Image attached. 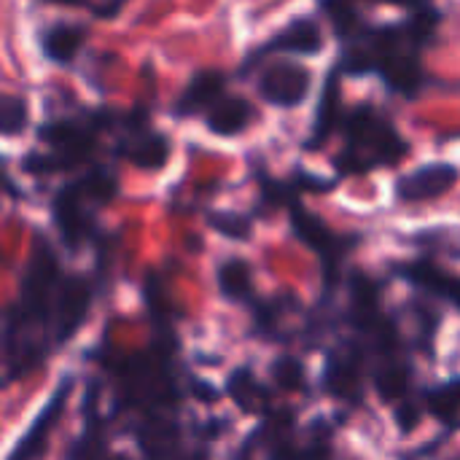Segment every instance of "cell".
I'll return each mask as SVG.
<instances>
[{
  "mask_svg": "<svg viewBox=\"0 0 460 460\" xmlns=\"http://www.w3.org/2000/svg\"><path fill=\"white\" fill-rule=\"evenodd\" d=\"M226 391L232 396V402L248 412V415H259L267 410V391L251 377L248 369H237L229 375V383H226Z\"/></svg>",
  "mask_w": 460,
  "mask_h": 460,
  "instance_id": "20",
  "label": "cell"
},
{
  "mask_svg": "<svg viewBox=\"0 0 460 460\" xmlns=\"http://www.w3.org/2000/svg\"><path fill=\"white\" fill-rule=\"evenodd\" d=\"M288 213H291V229L294 234L321 256L323 261V272H326V283L334 286L337 283V272H340V261L342 256L350 251V245H356V240H345L340 234H334L321 218H315L299 199H294L288 205Z\"/></svg>",
  "mask_w": 460,
  "mask_h": 460,
  "instance_id": "7",
  "label": "cell"
},
{
  "mask_svg": "<svg viewBox=\"0 0 460 460\" xmlns=\"http://www.w3.org/2000/svg\"><path fill=\"white\" fill-rule=\"evenodd\" d=\"M86 40V27L84 24H70V22H57L51 27L43 30L40 35V49L43 54L57 62V65H70L81 46Z\"/></svg>",
  "mask_w": 460,
  "mask_h": 460,
  "instance_id": "17",
  "label": "cell"
},
{
  "mask_svg": "<svg viewBox=\"0 0 460 460\" xmlns=\"http://www.w3.org/2000/svg\"><path fill=\"white\" fill-rule=\"evenodd\" d=\"M121 5H124V0H105L102 5H94V13L102 16V19H111V16H116L121 11Z\"/></svg>",
  "mask_w": 460,
  "mask_h": 460,
  "instance_id": "28",
  "label": "cell"
},
{
  "mask_svg": "<svg viewBox=\"0 0 460 460\" xmlns=\"http://www.w3.org/2000/svg\"><path fill=\"white\" fill-rule=\"evenodd\" d=\"M92 305V286L84 275H67L59 288H57V299H54V329H57V340L65 342L70 340L81 323L86 321Z\"/></svg>",
  "mask_w": 460,
  "mask_h": 460,
  "instance_id": "11",
  "label": "cell"
},
{
  "mask_svg": "<svg viewBox=\"0 0 460 460\" xmlns=\"http://www.w3.org/2000/svg\"><path fill=\"white\" fill-rule=\"evenodd\" d=\"M116 154L124 156L129 164L140 167V170H162L170 159V140L146 127V113L135 111L121 116L119 124V140H116Z\"/></svg>",
  "mask_w": 460,
  "mask_h": 460,
  "instance_id": "6",
  "label": "cell"
},
{
  "mask_svg": "<svg viewBox=\"0 0 460 460\" xmlns=\"http://www.w3.org/2000/svg\"><path fill=\"white\" fill-rule=\"evenodd\" d=\"M272 380L283 388V391H296V388H302V383H305V369H302V364L296 361V358H291V356H280V358H275V364H272Z\"/></svg>",
  "mask_w": 460,
  "mask_h": 460,
  "instance_id": "25",
  "label": "cell"
},
{
  "mask_svg": "<svg viewBox=\"0 0 460 460\" xmlns=\"http://www.w3.org/2000/svg\"><path fill=\"white\" fill-rule=\"evenodd\" d=\"M216 283L224 299L229 302H248L253 296V270L245 259H226L216 270Z\"/></svg>",
  "mask_w": 460,
  "mask_h": 460,
  "instance_id": "19",
  "label": "cell"
},
{
  "mask_svg": "<svg viewBox=\"0 0 460 460\" xmlns=\"http://www.w3.org/2000/svg\"><path fill=\"white\" fill-rule=\"evenodd\" d=\"M121 116L113 111H86L81 116L70 119H54L38 129V137L51 148V151H32L22 162V167L32 175H51L62 170H75L86 164L97 148V137L102 129L119 124Z\"/></svg>",
  "mask_w": 460,
  "mask_h": 460,
  "instance_id": "3",
  "label": "cell"
},
{
  "mask_svg": "<svg viewBox=\"0 0 460 460\" xmlns=\"http://www.w3.org/2000/svg\"><path fill=\"white\" fill-rule=\"evenodd\" d=\"M59 283L62 280H59L57 256H54L51 245L38 234L35 245H32V256L24 270V278H22L19 302L8 313V318L16 323H24V326L40 329L49 321V315H54V299H57Z\"/></svg>",
  "mask_w": 460,
  "mask_h": 460,
  "instance_id": "5",
  "label": "cell"
},
{
  "mask_svg": "<svg viewBox=\"0 0 460 460\" xmlns=\"http://www.w3.org/2000/svg\"><path fill=\"white\" fill-rule=\"evenodd\" d=\"M396 418H399V429H402V431H412V429L418 426V410H415L410 402L396 412Z\"/></svg>",
  "mask_w": 460,
  "mask_h": 460,
  "instance_id": "27",
  "label": "cell"
},
{
  "mask_svg": "<svg viewBox=\"0 0 460 460\" xmlns=\"http://www.w3.org/2000/svg\"><path fill=\"white\" fill-rule=\"evenodd\" d=\"M256 119V108L245 97H232L224 94L208 113H205V127L208 132L218 137H234L245 132Z\"/></svg>",
  "mask_w": 460,
  "mask_h": 460,
  "instance_id": "15",
  "label": "cell"
},
{
  "mask_svg": "<svg viewBox=\"0 0 460 460\" xmlns=\"http://www.w3.org/2000/svg\"><path fill=\"white\" fill-rule=\"evenodd\" d=\"M67 460H111L105 447H102V439L97 434V429H86L70 447V456Z\"/></svg>",
  "mask_w": 460,
  "mask_h": 460,
  "instance_id": "26",
  "label": "cell"
},
{
  "mask_svg": "<svg viewBox=\"0 0 460 460\" xmlns=\"http://www.w3.org/2000/svg\"><path fill=\"white\" fill-rule=\"evenodd\" d=\"M412 286L434 294V296H442L447 299L450 305H456L460 310V278L456 275H447L445 270H439L437 264L431 261H412V264H404L399 270Z\"/></svg>",
  "mask_w": 460,
  "mask_h": 460,
  "instance_id": "16",
  "label": "cell"
},
{
  "mask_svg": "<svg viewBox=\"0 0 460 460\" xmlns=\"http://www.w3.org/2000/svg\"><path fill=\"white\" fill-rule=\"evenodd\" d=\"M375 388L380 394L383 402H396L404 399L410 391V369L404 364H388L377 372L375 377Z\"/></svg>",
  "mask_w": 460,
  "mask_h": 460,
  "instance_id": "22",
  "label": "cell"
},
{
  "mask_svg": "<svg viewBox=\"0 0 460 460\" xmlns=\"http://www.w3.org/2000/svg\"><path fill=\"white\" fill-rule=\"evenodd\" d=\"M40 3H51V5H67V8H86L89 0H40Z\"/></svg>",
  "mask_w": 460,
  "mask_h": 460,
  "instance_id": "29",
  "label": "cell"
},
{
  "mask_svg": "<svg viewBox=\"0 0 460 460\" xmlns=\"http://www.w3.org/2000/svg\"><path fill=\"white\" fill-rule=\"evenodd\" d=\"M337 75H340L337 67L326 75V84H323V92H321V100H318V111H315V121H313V132L305 140V148L307 151L321 148L332 137V132L337 129V124H342V119H345Z\"/></svg>",
  "mask_w": 460,
  "mask_h": 460,
  "instance_id": "14",
  "label": "cell"
},
{
  "mask_svg": "<svg viewBox=\"0 0 460 460\" xmlns=\"http://www.w3.org/2000/svg\"><path fill=\"white\" fill-rule=\"evenodd\" d=\"M224 94H226V73L218 67H202L183 86L181 97L172 105V116L175 119L197 116V113L205 116Z\"/></svg>",
  "mask_w": 460,
  "mask_h": 460,
  "instance_id": "12",
  "label": "cell"
},
{
  "mask_svg": "<svg viewBox=\"0 0 460 460\" xmlns=\"http://www.w3.org/2000/svg\"><path fill=\"white\" fill-rule=\"evenodd\" d=\"M30 121V105L19 94H3L0 97V132L5 137L19 135Z\"/></svg>",
  "mask_w": 460,
  "mask_h": 460,
  "instance_id": "23",
  "label": "cell"
},
{
  "mask_svg": "<svg viewBox=\"0 0 460 460\" xmlns=\"http://www.w3.org/2000/svg\"><path fill=\"white\" fill-rule=\"evenodd\" d=\"M458 183V167L447 162L420 164L396 181V197L402 202H431L447 194Z\"/></svg>",
  "mask_w": 460,
  "mask_h": 460,
  "instance_id": "10",
  "label": "cell"
},
{
  "mask_svg": "<svg viewBox=\"0 0 460 460\" xmlns=\"http://www.w3.org/2000/svg\"><path fill=\"white\" fill-rule=\"evenodd\" d=\"M323 51V30L313 16H296L291 19L280 32H275L270 40H264L243 65V73L256 65V59H264L267 54H299V57H315Z\"/></svg>",
  "mask_w": 460,
  "mask_h": 460,
  "instance_id": "9",
  "label": "cell"
},
{
  "mask_svg": "<svg viewBox=\"0 0 460 460\" xmlns=\"http://www.w3.org/2000/svg\"><path fill=\"white\" fill-rule=\"evenodd\" d=\"M377 286L372 278L361 275V272H353L350 275V310H353V318L358 326H372L375 318H377Z\"/></svg>",
  "mask_w": 460,
  "mask_h": 460,
  "instance_id": "21",
  "label": "cell"
},
{
  "mask_svg": "<svg viewBox=\"0 0 460 460\" xmlns=\"http://www.w3.org/2000/svg\"><path fill=\"white\" fill-rule=\"evenodd\" d=\"M439 22L442 13L434 5H423L396 24H364L342 43L337 70L353 78L380 75L394 94L418 97L426 81L420 54L434 40Z\"/></svg>",
  "mask_w": 460,
  "mask_h": 460,
  "instance_id": "1",
  "label": "cell"
},
{
  "mask_svg": "<svg viewBox=\"0 0 460 460\" xmlns=\"http://www.w3.org/2000/svg\"><path fill=\"white\" fill-rule=\"evenodd\" d=\"M345 148L334 159L340 175H367L377 167H394L410 154V143L377 105H356L342 119Z\"/></svg>",
  "mask_w": 460,
  "mask_h": 460,
  "instance_id": "2",
  "label": "cell"
},
{
  "mask_svg": "<svg viewBox=\"0 0 460 460\" xmlns=\"http://www.w3.org/2000/svg\"><path fill=\"white\" fill-rule=\"evenodd\" d=\"M313 86V73L310 67L294 62V59H272L259 70L256 78V92L264 102L275 108H296L305 102Z\"/></svg>",
  "mask_w": 460,
  "mask_h": 460,
  "instance_id": "8",
  "label": "cell"
},
{
  "mask_svg": "<svg viewBox=\"0 0 460 460\" xmlns=\"http://www.w3.org/2000/svg\"><path fill=\"white\" fill-rule=\"evenodd\" d=\"M70 388H73V383H70V380H65V383L57 388V394L51 396L49 407L35 418V423H32V426L27 429V434L19 439L16 450L11 453V458L8 460H38L43 453H46L49 434H51V429H54V420H57V415H59V410H62V404H65V399H67Z\"/></svg>",
  "mask_w": 460,
  "mask_h": 460,
  "instance_id": "13",
  "label": "cell"
},
{
  "mask_svg": "<svg viewBox=\"0 0 460 460\" xmlns=\"http://www.w3.org/2000/svg\"><path fill=\"white\" fill-rule=\"evenodd\" d=\"M326 388L342 399H356L361 394V364L358 356L345 350L334 353L326 367Z\"/></svg>",
  "mask_w": 460,
  "mask_h": 460,
  "instance_id": "18",
  "label": "cell"
},
{
  "mask_svg": "<svg viewBox=\"0 0 460 460\" xmlns=\"http://www.w3.org/2000/svg\"><path fill=\"white\" fill-rule=\"evenodd\" d=\"M208 224L229 240H248L251 237V218L243 213L213 210V213H208Z\"/></svg>",
  "mask_w": 460,
  "mask_h": 460,
  "instance_id": "24",
  "label": "cell"
},
{
  "mask_svg": "<svg viewBox=\"0 0 460 460\" xmlns=\"http://www.w3.org/2000/svg\"><path fill=\"white\" fill-rule=\"evenodd\" d=\"M119 194V178L108 167H94L86 175L65 183L51 199V218L62 243L75 251L94 229V210Z\"/></svg>",
  "mask_w": 460,
  "mask_h": 460,
  "instance_id": "4",
  "label": "cell"
}]
</instances>
